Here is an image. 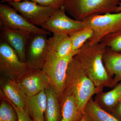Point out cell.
I'll use <instances>...</instances> for the list:
<instances>
[{"instance_id": "obj_1", "label": "cell", "mask_w": 121, "mask_h": 121, "mask_svg": "<svg viewBox=\"0 0 121 121\" xmlns=\"http://www.w3.org/2000/svg\"><path fill=\"white\" fill-rule=\"evenodd\" d=\"M106 48V47L101 42L90 45L87 41L74 56L95 86L102 89L115 85L103 63V55Z\"/></svg>"}, {"instance_id": "obj_2", "label": "cell", "mask_w": 121, "mask_h": 121, "mask_svg": "<svg viewBox=\"0 0 121 121\" xmlns=\"http://www.w3.org/2000/svg\"><path fill=\"white\" fill-rule=\"evenodd\" d=\"M102 90L95 86L74 56L68 67L63 94L74 95L79 110L83 115L85 113V107L89 100Z\"/></svg>"}, {"instance_id": "obj_3", "label": "cell", "mask_w": 121, "mask_h": 121, "mask_svg": "<svg viewBox=\"0 0 121 121\" xmlns=\"http://www.w3.org/2000/svg\"><path fill=\"white\" fill-rule=\"evenodd\" d=\"M120 0H65L66 12L74 19L82 21L94 14L114 13Z\"/></svg>"}, {"instance_id": "obj_4", "label": "cell", "mask_w": 121, "mask_h": 121, "mask_svg": "<svg viewBox=\"0 0 121 121\" xmlns=\"http://www.w3.org/2000/svg\"><path fill=\"white\" fill-rule=\"evenodd\" d=\"M78 51L73 52L69 55L62 57L54 52L49 45L47 58L42 70L50 79L59 99L64 91L68 65Z\"/></svg>"}, {"instance_id": "obj_5", "label": "cell", "mask_w": 121, "mask_h": 121, "mask_svg": "<svg viewBox=\"0 0 121 121\" xmlns=\"http://www.w3.org/2000/svg\"><path fill=\"white\" fill-rule=\"evenodd\" d=\"M84 27L93 30L92 37L88 40L90 45L99 43L107 35L121 29V12L117 13L94 14L82 21Z\"/></svg>"}, {"instance_id": "obj_6", "label": "cell", "mask_w": 121, "mask_h": 121, "mask_svg": "<svg viewBox=\"0 0 121 121\" xmlns=\"http://www.w3.org/2000/svg\"><path fill=\"white\" fill-rule=\"evenodd\" d=\"M2 0L19 12L29 23L37 27L43 26L56 10L30 1L16 2L10 0Z\"/></svg>"}, {"instance_id": "obj_7", "label": "cell", "mask_w": 121, "mask_h": 121, "mask_svg": "<svg viewBox=\"0 0 121 121\" xmlns=\"http://www.w3.org/2000/svg\"><path fill=\"white\" fill-rule=\"evenodd\" d=\"M48 35L41 33L31 35L26 49V63L30 69L43 68L49 48Z\"/></svg>"}, {"instance_id": "obj_8", "label": "cell", "mask_w": 121, "mask_h": 121, "mask_svg": "<svg viewBox=\"0 0 121 121\" xmlns=\"http://www.w3.org/2000/svg\"><path fill=\"white\" fill-rule=\"evenodd\" d=\"M26 62H22L17 54L7 43H0V71L4 77L16 79L29 70Z\"/></svg>"}, {"instance_id": "obj_9", "label": "cell", "mask_w": 121, "mask_h": 121, "mask_svg": "<svg viewBox=\"0 0 121 121\" xmlns=\"http://www.w3.org/2000/svg\"><path fill=\"white\" fill-rule=\"evenodd\" d=\"M16 80L27 96L36 95L52 85L49 78L41 69H29L20 75Z\"/></svg>"}, {"instance_id": "obj_10", "label": "cell", "mask_w": 121, "mask_h": 121, "mask_svg": "<svg viewBox=\"0 0 121 121\" xmlns=\"http://www.w3.org/2000/svg\"><path fill=\"white\" fill-rule=\"evenodd\" d=\"M9 5L0 4V25L13 30L26 31L32 34L50 32L43 28L32 25Z\"/></svg>"}, {"instance_id": "obj_11", "label": "cell", "mask_w": 121, "mask_h": 121, "mask_svg": "<svg viewBox=\"0 0 121 121\" xmlns=\"http://www.w3.org/2000/svg\"><path fill=\"white\" fill-rule=\"evenodd\" d=\"M63 6L56 9L52 16L42 27L46 31L53 33L70 35L84 28L82 21L68 17Z\"/></svg>"}, {"instance_id": "obj_12", "label": "cell", "mask_w": 121, "mask_h": 121, "mask_svg": "<svg viewBox=\"0 0 121 121\" xmlns=\"http://www.w3.org/2000/svg\"><path fill=\"white\" fill-rule=\"evenodd\" d=\"M0 27L1 41L8 43L15 51L21 61L26 62V46L32 33L1 25Z\"/></svg>"}, {"instance_id": "obj_13", "label": "cell", "mask_w": 121, "mask_h": 121, "mask_svg": "<svg viewBox=\"0 0 121 121\" xmlns=\"http://www.w3.org/2000/svg\"><path fill=\"white\" fill-rule=\"evenodd\" d=\"M0 83L2 95L17 107L25 109L27 96L16 79L4 77Z\"/></svg>"}, {"instance_id": "obj_14", "label": "cell", "mask_w": 121, "mask_h": 121, "mask_svg": "<svg viewBox=\"0 0 121 121\" xmlns=\"http://www.w3.org/2000/svg\"><path fill=\"white\" fill-rule=\"evenodd\" d=\"M47 99L45 91L36 95L27 96L25 109L33 119H40L44 121V114L45 112Z\"/></svg>"}, {"instance_id": "obj_15", "label": "cell", "mask_w": 121, "mask_h": 121, "mask_svg": "<svg viewBox=\"0 0 121 121\" xmlns=\"http://www.w3.org/2000/svg\"><path fill=\"white\" fill-rule=\"evenodd\" d=\"M61 108V121H80L82 115L78 108L74 95L63 93L59 99Z\"/></svg>"}, {"instance_id": "obj_16", "label": "cell", "mask_w": 121, "mask_h": 121, "mask_svg": "<svg viewBox=\"0 0 121 121\" xmlns=\"http://www.w3.org/2000/svg\"><path fill=\"white\" fill-rule=\"evenodd\" d=\"M103 60L108 73L113 77L115 84L121 81V53L113 52L106 48Z\"/></svg>"}, {"instance_id": "obj_17", "label": "cell", "mask_w": 121, "mask_h": 121, "mask_svg": "<svg viewBox=\"0 0 121 121\" xmlns=\"http://www.w3.org/2000/svg\"><path fill=\"white\" fill-rule=\"evenodd\" d=\"M45 91L47 99L45 112L46 121H61V106L58 95L52 85Z\"/></svg>"}, {"instance_id": "obj_18", "label": "cell", "mask_w": 121, "mask_h": 121, "mask_svg": "<svg viewBox=\"0 0 121 121\" xmlns=\"http://www.w3.org/2000/svg\"><path fill=\"white\" fill-rule=\"evenodd\" d=\"M48 39L50 48L59 56L64 57L73 52L72 44L69 35L62 33H53Z\"/></svg>"}, {"instance_id": "obj_19", "label": "cell", "mask_w": 121, "mask_h": 121, "mask_svg": "<svg viewBox=\"0 0 121 121\" xmlns=\"http://www.w3.org/2000/svg\"><path fill=\"white\" fill-rule=\"evenodd\" d=\"M85 112L91 117L93 121H120L103 109L92 98L87 104Z\"/></svg>"}, {"instance_id": "obj_20", "label": "cell", "mask_w": 121, "mask_h": 121, "mask_svg": "<svg viewBox=\"0 0 121 121\" xmlns=\"http://www.w3.org/2000/svg\"><path fill=\"white\" fill-rule=\"evenodd\" d=\"M93 35L92 29L84 27L69 35L72 44V52L79 50L92 37Z\"/></svg>"}, {"instance_id": "obj_21", "label": "cell", "mask_w": 121, "mask_h": 121, "mask_svg": "<svg viewBox=\"0 0 121 121\" xmlns=\"http://www.w3.org/2000/svg\"><path fill=\"white\" fill-rule=\"evenodd\" d=\"M101 94L99 99L102 104L109 109L114 108L121 97V82L111 91Z\"/></svg>"}, {"instance_id": "obj_22", "label": "cell", "mask_w": 121, "mask_h": 121, "mask_svg": "<svg viewBox=\"0 0 121 121\" xmlns=\"http://www.w3.org/2000/svg\"><path fill=\"white\" fill-rule=\"evenodd\" d=\"M100 42L112 51L121 53V29L105 36Z\"/></svg>"}, {"instance_id": "obj_23", "label": "cell", "mask_w": 121, "mask_h": 121, "mask_svg": "<svg viewBox=\"0 0 121 121\" xmlns=\"http://www.w3.org/2000/svg\"><path fill=\"white\" fill-rule=\"evenodd\" d=\"M3 101L0 105V121H18L16 112L10 103Z\"/></svg>"}, {"instance_id": "obj_24", "label": "cell", "mask_w": 121, "mask_h": 121, "mask_svg": "<svg viewBox=\"0 0 121 121\" xmlns=\"http://www.w3.org/2000/svg\"><path fill=\"white\" fill-rule=\"evenodd\" d=\"M33 1L38 4L57 9L63 6L65 0H23Z\"/></svg>"}, {"instance_id": "obj_25", "label": "cell", "mask_w": 121, "mask_h": 121, "mask_svg": "<svg viewBox=\"0 0 121 121\" xmlns=\"http://www.w3.org/2000/svg\"><path fill=\"white\" fill-rule=\"evenodd\" d=\"M2 99L5 101L9 102V103L13 106L17 114L18 121H33L30 118L28 112L24 108L17 107L13 104L11 102L6 99L4 96H1Z\"/></svg>"}, {"instance_id": "obj_26", "label": "cell", "mask_w": 121, "mask_h": 121, "mask_svg": "<svg viewBox=\"0 0 121 121\" xmlns=\"http://www.w3.org/2000/svg\"><path fill=\"white\" fill-rule=\"evenodd\" d=\"M117 105L116 109V112L117 114L121 118V99L119 101Z\"/></svg>"}, {"instance_id": "obj_27", "label": "cell", "mask_w": 121, "mask_h": 121, "mask_svg": "<svg viewBox=\"0 0 121 121\" xmlns=\"http://www.w3.org/2000/svg\"><path fill=\"white\" fill-rule=\"evenodd\" d=\"M80 121H93L91 117L85 112L82 115V117Z\"/></svg>"}, {"instance_id": "obj_28", "label": "cell", "mask_w": 121, "mask_h": 121, "mask_svg": "<svg viewBox=\"0 0 121 121\" xmlns=\"http://www.w3.org/2000/svg\"><path fill=\"white\" fill-rule=\"evenodd\" d=\"M121 12V0H120V1L118 4V5L117 7L115 10V13H117Z\"/></svg>"}, {"instance_id": "obj_29", "label": "cell", "mask_w": 121, "mask_h": 121, "mask_svg": "<svg viewBox=\"0 0 121 121\" xmlns=\"http://www.w3.org/2000/svg\"><path fill=\"white\" fill-rule=\"evenodd\" d=\"M10 0L16 2H20V1H22V0Z\"/></svg>"}, {"instance_id": "obj_30", "label": "cell", "mask_w": 121, "mask_h": 121, "mask_svg": "<svg viewBox=\"0 0 121 121\" xmlns=\"http://www.w3.org/2000/svg\"><path fill=\"white\" fill-rule=\"evenodd\" d=\"M33 121H42V120H40V119H33Z\"/></svg>"}, {"instance_id": "obj_31", "label": "cell", "mask_w": 121, "mask_h": 121, "mask_svg": "<svg viewBox=\"0 0 121 121\" xmlns=\"http://www.w3.org/2000/svg\"><path fill=\"white\" fill-rule=\"evenodd\" d=\"M121 99H120V100H121ZM120 100H119V101H120Z\"/></svg>"}]
</instances>
